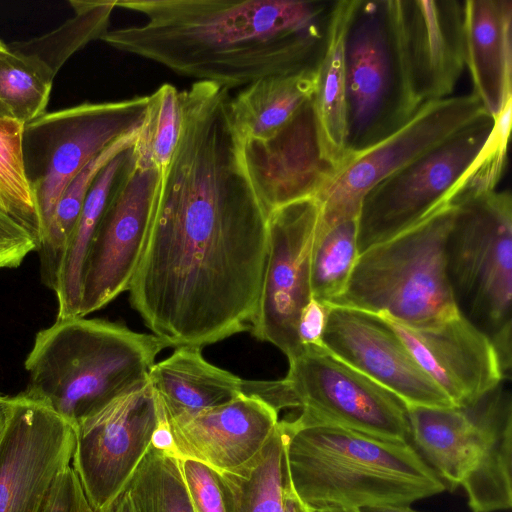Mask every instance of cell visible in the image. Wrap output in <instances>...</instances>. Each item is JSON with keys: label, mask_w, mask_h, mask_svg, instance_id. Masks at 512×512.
Listing matches in <instances>:
<instances>
[{"label": "cell", "mask_w": 512, "mask_h": 512, "mask_svg": "<svg viewBox=\"0 0 512 512\" xmlns=\"http://www.w3.org/2000/svg\"><path fill=\"white\" fill-rule=\"evenodd\" d=\"M465 66L494 119L512 100V1H464Z\"/></svg>", "instance_id": "21"}, {"label": "cell", "mask_w": 512, "mask_h": 512, "mask_svg": "<svg viewBox=\"0 0 512 512\" xmlns=\"http://www.w3.org/2000/svg\"><path fill=\"white\" fill-rule=\"evenodd\" d=\"M502 383L478 402L473 459L461 483L472 512L512 507V401Z\"/></svg>", "instance_id": "22"}, {"label": "cell", "mask_w": 512, "mask_h": 512, "mask_svg": "<svg viewBox=\"0 0 512 512\" xmlns=\"http://www.w3.org/2000/svg\"><path fill=\"white\" fill-rule=\"evenodd\" d=\"M180 91L164 83L148 95L138 139L132 147L136 162L162 173L170 163L181 130Z\"/></svg>", "instance_id": "35"}, {"label": "cell", "mask_w": 512, "mask_h": 512, "mask_svg": "<svg viewBox=\"0 0 512 512\" xmlns=\"http://www.w3.org/2000/svg\"><path fill=\"white\" fill-rule=\"evenodd\" d=\"M278 413L260 397L240 393L191 415L167 418L163 410L156 437L179 459L229 471L261 450L279 422Z\"/></svg>", "instance_id": "18"}, {"label": "cell", "mask_w": 512, "mask_h": 512, "mask_svg": "<svg viewBox=\"0 0 512 512\" xmlns=\"http://www.w3.org/2000/svg\"><path fill=\"white\" fill-rule=\"evenodd\" d=\"M279 380L286 408L382 440L410 442L407 405L324 346L303 348Z\"/></svg>", "instance_id": "10"}, {"label": "cell", "mask_w": 512, "mask_h": 512, "mask_svg": "<svg viewBox=\"0 0 512 512\" xmlns=\"http://www.w3.org/2000/svg\"><path fill=\"white\" fill-rule=\"evenodd\" d=\"M230 98L207 81L180 91L179 139L128 289L145 325L170 347H202L249 329L261 292L269 213L233 129Z\"/></svg>", "instance_id": "1"}, {"label": "cell", "mask_w": 512, "mask_h": 512, "mask_svg": "<svg viewBox=\"0 0 512 512\" xmlns=\"http://www.w3.org/2000/svg\"><path fill=\"white\" fill-rule=\"evenodd\" d=\"M494 122L488 113L482 115L372 187L357 217L358 253L450 203L454 188L487 142Z\"/></svg>", "instance_id": "9"}, {"label": "cell", "mask_w": 512, "mask_h": 512, "mask_svg": "<svg viewBox=\"0 0 512 512\" xmlns=\"http://www.w3.org/2000/svg\"><path fill=\"white\" fill-rule=\"evenodd\" d=\"M160 175L157 169L136 162L131 148L85 255L77 317L103 308L128 291L147 241Z\"/></svg>", "instance_id": "14"}, {"label": "cell", "mask_w": 512, "mask_h": 512, "mask_svg": "<svg viewBox=\"0 0 512 512\" xmlns=\"http://www.w3.org/2000/svg\"><path fill=\"white\" fill-rule=\"evenodd\" d=\"M75 439L74 425L46 403L24 391L12 396L0 442V512H43Z\"/></svg>", "instance_id": "15"}, {"label": "cell", "mask_w": 512, "mask_h": 512, "mask_svg": "<svg viewBox=\"0 0 512 512\" xmlns=\"http://www.w3.org/2000/svg\"><path fill=\"white\" fill-rule=\"evenodd\" d=\"M117 0H70L74 15L58 28L30 40L6 44L11 51L35 57L56 76L64 63L93 40L109 30Z\"/></svg>", "instance_id": "30"}, {"label": "cell", "mask_w": 512, "mask_h": 512, "mask_svg": "<svg viewBox=\"0 0 512 512\" xmlns=\"http://www.w3.org/2000/svg\"><path fill=\"white\" fill-rule=\"evenodd\" d=\"M216 474L225 512H283L290 483L283 422L250 461Z\"/></svg>", "instance_id": "27"}, {"label": "cell", "mask_w": 512, "mask_h": 512, "mask_svg": "<svg viewBox=\"0 0 512 512\" xmlns=\"http://www.w3.org/2000/svg\"><path fill=\"white\" fill-rule=\"evenodd\" d=\"M162 416L147 378L75 425L71 466L94 512L125 489L153 443Z\"/></svg>", "instance_id": "11"}, {"label": "cell", "mask_w": 512, "mask_h": 512, "mask_svg": "<svg viewBox=\"0 0 512 512\" xmlns=\"http://www.w3.org/2000/svg\"><path fill=\"white\" fill-rule=\"evenodd\" d=\"M11 411V396L0 393V442L4 435Z\"/></svg>", "instance_id": "43"}, {"label": "cell", "mask_w": 512, "mask_h": 512, "mask_svg": "<svg viewBox=\"0 0 512 512\" xmlns=\"http://www.w3.org/2000/svg\"><path fill=\"white\" fill-rule=\"evenodd\" d=\"M511 107L512 100L495 118L494 127L487 142L454 188L450 203L496 189L506 165Z\"/></svg>", "instance_id": "36"}, {"label": "cell", "mask_w": 512, "mask_h": 512, "mask_svg": "<svg viewBox=\"0 0 512 512\" xmlns=\"http://www.w3.org/2000/svg\"><path fill=\"white\" fill-rule=\"evenodd\" d=\"M322 344L335 357L394 393L407 407H455L382 315L331 305Z\"/></svg>", "instance_id": "17"}, {"label": "cell", "mask_w": 512, "mask_h": 512, "mask_svg": "<svg viewBox=\"0 0 512 512\" xmlns=\"http://www.w3.org/2000/svg\"><path fill=\"white\" fill-rule=\"evenodd\" d=\"M448 281L459 313L493 343L506 378L512 363V198L490 191L453 202Z\"/></svg>", "instance_id": "6"}, {"label": "cell", "mask_w": 512, "mask_h": 512, "mask_svg": "<svg viewBox=\"0 0 512 512\" xmlns=\"http://www.w3.org/2000/svg\"><path fill=\"white\" fill-rule=\"evenodd\" d=\"M333 2L117 0L145 21L100 40L174 73L227 89L317 68Z\"/></svg>", "instance_id": "2"}, {"label": "cell", "mask_w": 512, "mask_h": 512, "mask_svg": "<svg viewBox=\"0 0 512 512\" xmlns=\"http://www.w3.org/2000/svg\"><path fill=\"white\" fill-rule=\"evenodd\" d=\"M348 159L404 125L410 105L388 0H356L345 39Z\"/></svg>", "instance_id": "8"}, {"label": "cell", "mask_w": 512, "mask_h": 512, "mask_svg": "<svg viewBox=\"0 0 512 512\" xmlns=\"http://www.w3.org/2000/svg\"><path fill=\"white\" fill-rule=\"evenodd\" d=\"M283 512H311V509L296 495L291 482L285 490Z\"/></svg>", "instance_id": "41"}, {"label": "cell", "mask_w": 512, "mask_h": 512, "mask_svg": "<svg viewBox=\"0 0 512 512\" xmlns=\"http://www.w3.org/2000/svg\"><path fill=\"white\" fill-rule=\"evenodd\" d=\"M141 127L124 135L96 155L70 181L60 196L37 247L41 281L52 291L56 288L66 248L93 181L116 155L134 146Z\"/></svg>", "instance_id": "28"}, {"label": "cell", "mask_w": 512, "mask_h": 512, "mask_svg": "<svg viewBox=\"0 0 512 512\" xmlns=\"http://www.w3.org/2000/svg\"><path fill=\"white\" fill-rule=\"evenodd\" d=\"M23 132L24 124L16 118L0 117V199L4 212L28 230L38 245L42 225L25 170Z\"/></svg>", "instance_id": "32"}, {"label": "cell", "mask_w": 512, "mask_h": 512, "mask_svg": "<svg viewBox=\"0 0 512 512\" xmlns=\"http://www.w3.org/2000/svg\"><path fill=\"white\" fill-rule=\"evenodd\" d=\"M331 305L313 298L301 310L297 335L302 348L323 346L322 337Z\"/></svg>", "instance_id": "40"}, {"label": "cell", "mask_w": 512, "mask_h": 512, "mask_svg": "<svg viewBox=\"0 0 512 512\" xmlns=\"http://www.w3.org/2000/svg\"><path fill=\"white\" fill-rule=\"evenodd\" d=\"M147 106L148 95L87 101L24 124L25 170L40 213L41 238L70 181L105 148L140 128Z\"/></svg>", "instance_id": "7"}, {"label": "cell", "mask_w": 512, "mask_h": 512, "mask_svg": "<svg viewBox=\"0 0 512 512\" xmlns=\"http://www.w3.org/2000/svg\"><path fill=\"white\" fill-rule=\"evenodd\" d=\"M100 512H135L130 496L124 489Z\"/></svg>", "instance_id": "42"}, {"label": "cell", "mask_w": 512, "mask_h": 512, "mask_svg": "<svg viewBox=\"0 0 512 512\" xmlns=\"http://www.w3.org/2000/svg\"><path fill=\"white\" fill-rule=\"evenodd\" d=\"M54 77L35 57L0 51V102L23 124L46 113Z\"/></svg>", "instance_id": "34"}, {"label": "cell", "mask_w": 512, "mask_h": 512, "mask_svg": "<svg viewBox=\"0 0 512 512\" xmlns=\"http://www.w3.org/2000/svg\"><path fill=\"white\" fill-rule=\"evenodd\" d=\"M125 489L135 512H196L179 459L157 437Z\"/></svg>", "instance_id": "31"}, {"label": "cell", "mask_w": 512, "mask_h": 512, "mask_svg": "<svg viewBox=\"0 0 512 512\" xmlns=\"http://www.w3.org/2000/svg\"><path fill=\"white\" fill-rule=\"evenodd\" d=\"M37 246L31 233L0 209V269L18 267Z\"/></svg>", "instance_id": "38"}, {"label": "cell", "mask_w": 512, "mask_h": 512, "mask_svg": "<svg viewBox=\"0 0 512 512\" xmlns=\"http://www.w3.org/2000/svg\"><path fill=\"white\" fill-rule=\"evenodd\" d=\"M43 512H94L71 465L58 475Z\"/></svg>", "instance_id": "39"}, {"label": "cell", "mask_w": 512, "mask_h": 512, "mask_svg": "<svg viewBox=\"0 0 512 512\" xmlns=\"http://www.w3.org/2000/svg\"><path fill=\"white\" fill-rule=\"evenodd\" d=\"M357 218L319 228L311 258V297L330 304L345 289L358 258Z\"/></svg>", "instance_id": "33"}, {"label": "cell", "mask_w": 512, "mask_h": 512, "mask_svg": "<svg viewBox=\"0 0 512 512\" xmlns=\"http://www.w3.org/2000/svg\"><path fill=\"white\" fill-rule=\"evenodd\" d=\"M6 47V44L0 40V51L3 50ZM9 116L12 117L10 111L8 108L0 102V117Z\"/></svg>", "instance_id": "46"}, {"label": "cell", "mask_w": 512, "mask_h": 512, "mask_svg": "<svg viewBox=\"0 0 512 512\" xmlns=\"http://www.w3.org/2000/svg\"><path fill=\"white\" fill-rule=\"evenodd\" d=\"M317 68L258 79L229 101V116L240 143L266 141L279 132L310 100Z\"/></svg>", "instance_id": "26"}, {"label": "cell", "mask_w": 512, "mask_h": 512, "mask_svg": "<svg viewBox=\"0 0 512 512\" xmlns=\"http://www.w3.org/2000/svg\"><path fill=\"white\" fill-rule=\"evenodd\" d=\"M282 422L290 482L310 509L409 506L446 489L410 442L382 440L302 414Z\"/></svg>", "instance_id": "3"}, {"label": "cell", "mask_w": 512, "mask_h": 512, "mask_svg": "<svg viewBox=\"0 0 512 512\" xmlns=\"http://www.w3.org/2000/svg\"><path fill=\"white\" fill-rule=\"evenodd\" d=\"M255 189L268 213L317 197L334 175L322 152L312 100L273 137L241 143Z\"/></svg>", "instance_id": "20"}, {"label": "cell", "mask_w": 512, "mask_h": 512, "mask_svg": "<svg viewBox=\"0 0 512 512\" xmlns=\"http://www.w3.org/2000/svg\"><path fill=\"white\" fill-rule=\"evenodd\" d=\"M170 345L105 319H56L40 330L24 367V392L75 425L147 379Z\"/></svg>", "instance_id": "4"}, {"label": "cell", "mask_w": 512, "mask_h": 512, "mask_svg": "<svg viewBox=\"0 0 512 512\" xmlns=\"http://www.w3.org/2000/svg\"><path fill=\"white\" fill-rule=\"evenodd\" d=\"M486 113L473 92L423 104L399 129L350 156L334 174L316 197L322 208L321 227L357 218L372 187Z\"/></svg>", "instance_id": "12"}, {"label": "cell", "mask_w": 512, "mask_h": 512, "mask_svg": "<svg viewBox=\"0 0 512 512\" xmlns=\"http://www.w3.org/2000/svg\"><path fill=\"white\" fill-rule=\"evenodd\" d=\"M454 211L455 204L447 203L360 253L345 289L330 305L383 315L414 329L458 314L445 261Z\"/></svg>", "instance_id": "5"}, {"label": "cell", "mask_w": 512, "mask_h": 512, "mask_svg": "<svg viewBox=\"0 0 512 512\" xmlns=\"http://www.w3.org/2000/svg\"><path fill=\"white\" fill-rule=\"evenodd\" d=\"M355 3L356 0L334 1L330 8L312 98L323 156L334 174L348 160L345 39Z\"/></svg>", "instance_id": "25"}, {"label": "cell", "mask_w": 512, "mask_h": 512, "mask_svg": "<svg viewBox=\"0 0 512 512\" xmlns=\"http://www.w3.org/2000/svg\"><path fill=\"white\" fill-rule=\"evenodd\" d=\"M316 197L278 207L268 217V251L261 292L249 329L254 337L281 350L288 360L303 348L298 320L311 297L310 267L321 225Z\"/></svg>", "instance_id": "13"}, {"label": "cell", "mask_w": 512, "mask_h": 512, "mask_svg": "<svg viewBox=\"0 0 512 512\" xmlns=\"http://www.w3.org/2000/svg\"><path fill=\"white\" fill-rule=\"evenodd\" d=\"M0 209L3 210V205H2L1 199H0Z\"/></svg>", "instance_id": "47"}, {"label": "cell", "mask_w": 512, "mask_h": 512, "mask_svg": "<svg viewBox=\"0 0 512 512\" xmlns=\"http://www.w3.org/2000/svg\"><path fill=\"white\" fill-rule=\"evenodd\" d=\"M131 148L122 151L105 165L86 195L66 248L54 290L58 303L57 319L78 315L85 255L111 190L130 156Z\"/></svg>", "instance_id": "29"}, {"label": "cell", "mask_w": 512, "mask_h": 512, "mask_svg": "<svg viewBox=\"0 0 512 512\" xmlns=\"http://www.w3.org/2000/svg\"><path fill=\"white\" fill-rule=\"evenodd\" d=\"M311 512H361L359 508L348 506H326L317 509H311Z\"/></svg>", "instance_id": "45"}, {"label": "cell", "mask_w": 512, "mask_h": 512, "mask_svg": "<svg viewBox=\"0 0 512 512\" xmlns=\"http://www.w3.org/2000/svg\"><path fill=\"white\" fill-rule=\"evenodd\" d=\"M411 107L450 97L465 67L464 1L388 0Z\"/></svg>", "instance_id": "16"}, {"label": "cell", "mask_w": 512, "mask_h": 512, "mask_svg": "<svg viewBox=\"0 0 512 512\" xmlns=\"http://www.w3.org/2000/svg\"><path fill=\"white\" fill-rule=\"evenodd\" d=\"M148 381L167 418L191 415L243 393L244 380L208 362L201 347L179 346L155 363Z\"/></svg>", "instance_id": "23"}, {"label": "cell", "mask_w": 512, "mask_h": 512, "mask_svg": "<svg viewBox=\"0 0 512 512\" xmlns=\"http://www.w3.org/2000/svg\"><path fill=\"white\" fill-rule=\"evenodd\" d=\"M385 318L455 407L474 405L505 380L491 340L460 313L423 329Z\"/></svg>", "instance_id": "19"}, {"label": "cell", "mask_w": 512, "mask_h": 512, "mask_svg": "<svg viewBox=\"0 0 512 512\" xmlns=\"http://www.w3.org/2000/svg\"><path fill=\"white\" fill-rule=\"evenodd\" d=\"M361 512H417L409 506H378V507H365L360 509Z\"/></svg>", "instance_id": "44"}, {"label": "cell", "mask_w": 512, "mask_h": 512, "mask_svg": "<svg viewBox=\"0 0 512 512\" xmlns=\"http://www.w3.org/2000/svg\"><path fill=\"white\" fill-rule=\"evenodd\" d=\"M413 447L450 490L461 486L475 449L478 402L468 407L408 406Z\"/></svg>", "instance_id": "24"}, {"label": "cell", "mask_w": 512, "mask_h": 512, "mask_svg": "<svg viewBox=\"0 0 512 512\" xmlns=\"http://www.w3.org/2000/svg\"><path fill=\"white\" fill-rule=\"evenodd\" d=\"M179 461L195 511L225 512L216 471L192 459Z\"/></svg>", "instance_id": "37"}]
</instances>
